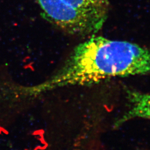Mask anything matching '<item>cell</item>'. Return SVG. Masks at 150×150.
I'll return each instance as SVG.
<instances>
[{
  "mask_svg": "<svg viewBox=\"0 0 150 150\" xmlns=\"http://www.w3.org/2000/svg\"><path fill=\"white\" fill-rule=\"evenodd\" d=\"M35 1L43 11L45 19L70 35L90 36L96 30V22L92 17L62 0Z\"/></svg>",
  "mask_w": 150,
  "mask_h": 150,
  "instance_id": "obj_2",
  "label": "cell"
},
{
  "mask_svg": "<svg viewBox=\"0 0 150 150\" xmlns=\"http://www.w3.org/2000/svg\"><path fill=\"white\" fill-rule=\"evenodd\" d=\"M127 108L123 115L114 123L118 128L124 123L136 118L150 120V92H144L126 88Z\"/></svg>",
  "mask_w": 150,
  "mask_h": 150,
  "instance_id": "obj_3",
  "label": "cell"
},
{
  "mask_svg": "<svg viewBox=\"0 0 150 150\" xmlns=\"http://www.w3.org/2000/svg\"><path fill=\"white\" fill-rule=\"evenodd\" d=\"M67 5L84 12L104 25L110 8L108 0H62Z\"/></svg>",
  "mask_w": 150,
  "mask_h": 150,
  "instance_id": "obj_4",
  "label": "cell"
},
{
  "mask_svg": "<svg viewBox=\"0 0 150 150\" xmlns=\"http://www.w3.org/2000/svg\"><path fill=\"white\" fill-rule=\"evenodd\" d=\"M150 75V48L92 35L75 47L46 86H91L114 77Z\"/></svg>",
  "mask_w": 150,
  "mask_h": 150,
  "instance_id": "obj_1",
  "label": "cell"
}]
</instances>
